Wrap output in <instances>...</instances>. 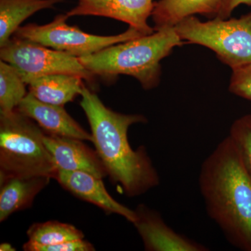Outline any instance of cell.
Here are the masks:
<instances>
[{"instance_id": "12", "label": "cell", "mask_w": 251, "mask_h": 251, "mask_svg": "<svg viewBox=\"0 0 251 251\" xmlns=\"http://www.w3.org/2000/svg\"><path fill=\"white\" fill-rule=\"evenodd\" d=\"M29 117L46 133L92 142V135L83 128L62 105L44 103L28 92L16 108Z\"/></svg>"}, {"instance_id": "13", "label": "cell", "mask_w": 251, "mask_h": 251, "mask_svg": "<svg viewBox=\"0 0 251 251\" xmlns=\"http://www.w3.org/2000/svg\"><path fill=\"white\" fill-rule=\"evenodd\" d=\"M50 179L48 176H12L0 180V222L16 211L29 207Z\"/></svg>"}, {"instance_id": "23", "label": "cell", "mask_w": 251, "mask_h": 251, "mask_svg": "<svg viewBox=\"0 0 251 251\" xmlns=\"http://www.w3.org/2000/svg\"><path fill=\"white\" fill-rule=\"evenodd\" d=\"M0 251H14L16 249L11 246L9 243H2L0 245Z\"/></svg>"}, {"instance_id": "11", "label": "cell", "mask_w": 251, "mask_h": 251, "mask_svg": "<svg viewBox=\"0 0 251 251\" xmlns=\"http://www.w3.org/2000/svg\"><path fill=\"white\" fill-rule=\"evenodd\" d=\"M82 141L46 133L44 136V143L58 171L85 172L103 179L108 173L100 157Z\"/></svg>"}, {"instance_id": "6", "label": "cell", "mask_w": 251, "mask_h": 251, "mask_svg": "<svg viewBox=\"0 0 251 251\" xmlns=\"http://www.w3.org/2000/svg\"><path fill=\"white\" fill-rule=\"evenodd\" d=\"M69 18L67 14L57 15L48 24L39 25L32 23L20 27L14 35L78 58L144 36L130 27L117 35H94L81 30L76 26L69 25L67 23Z\"/></svg>"}, {"instance_id": "16", "label": "cell", "mask_w": 251, "mask_h": 251, "mask_svg": "<svg viewBox=\"0 0 251 251\" xmlns=\"http://www.w3.org/2000/svg\"><path fill=\"white\" fill-rule=\"evenodd\" d=\"M64 0H0V47L12 37L21 23L41 10L52 9Z\"/></svg>"}, {"instance_id": "9", "label": "cell", "mask_w": 251, "mask_h": 251, "mask_svg": "<svg viewBox=\"0 0 251 251\" xmlns=\"http://www.w3.org/2000/svg\"><path fill=\"white\" fill-rule=\"evenodd\" d=\"M136 219L133 225L149 251H206L208 248L175 232L161 214L140 204L134 209Z\"/></svg>"}, {"instance_id": "15", "label": "cell", "mask_w": 251, "mask_h": 251, "mask_svg": "<svg viewBox=\"0 0 251 251\" xmlns=\"http://www.w3.org/2000/svg\"><path fill=\"white\" fill-rule=\"evenodd\" d=\"M83 79L70 74H52L31 81L29 93L44 103L64 106L80 95Z\"/></svg>"}, {"instance_id": "8", "label": "cell", "mask_w": 251, "mask_h": 251, "mask_svg": "<svg viewBox=\"0 0 251 251\" xmlns=\"http://www.w3.org/2000/svg\"><path fill=\"white\" fill-rule=\"evenodd\" d=\"M77 4L68 11L69 17L92 16L112 18L127 23L143 35L154 32L149 25L152 15L153 0H77Z\"/></svg>"}, {"instance_id": "18", "label": "cell", "mask_w": 251, "mask_h": 251, "mask_svg": "<svg viewBox=\"0 0 251 251\" xmlns=\"http://www.w3.org/2000/svg\"><path fill=\"white\" fill-rule=\"evenodd\" d=\"M27 234L29 241L42 245L60 244L84 239L82 231L71 224L51 221L31 225Z\"/></svg>"}, {"instance_id": "17", "label": "cell", "mask_w": 251, "mask_h": 251, "mask_svg": "<svg viewBox=\"0 0 251 251\" xmlns=\"http://www.w3.org/2000/svg\"><path fill=\"white\" fill-rule=\"evenodd\" d=\"M24 80L16 68L0 62V113L12 112L28 94Z\"/></svg>"}, {"instance_id": "4", "label": "cell", "mask_w": 251, "mask_h": 251, "mask_svg": "<svg viewBox=\"0 0 251 251\" xmlns=\"http://www.w3.org/2000/svg\"><path fill=\"white\" fill-rule=\"evenodd\" d=\"M45 132L17 109L0 113V180L12 176H48L58 169L44 143Z\"/></svg>"}, {"instance_id": "7", "label": "cell", "mask_w": 251, "mask_h": 251, "mask_svg": "<svg viewBox=\"0 0 251 251\" xmlns=\"http://www.w3.org/2000/svg\"><path fill=\"white\" fill-rule=\"evenodd\" d=\"M0 48L1 60L16 68L27 85L38 77L52 74L77 75L90 84L95 79V75L82 65L78 57L34 41L14 35Z\"/></svg>"}, {"instance_id": "14", "label": "cell", "mask_w": 251, "mask_h": 251, "mask_svg": "<svg viewBox=\"0 0 251 251\" xmlns=\"http://www.w3.org/2000/svg\"><path fill=\"white\" fill-rule=\"evenodd\" d=\"M222 0H159L154 2L152 15L154 30L175 27L180 21L196 14L215 18Z\"/></svg>"}, {"instance_id": "2", "label": "cell", "mask_w": 251, "mask_h": 251, "mask_svg": "<svg viewBox=\"0 0 251 251\" xmlns=\"http://www.w3.org/2000/svg\"><path fill=\"white\" fill-rule=\"evenodd\" d=\"M80 96V106L90 124L92 143L110 179L120 185L128 197L140 196L158 186L159 175L146 149L133 150L128 139L130 126L146 123V117L113 111L85 85Z\"/></svg>"}, {"instance_id": "1", "label": "cell", "mask_w": 251, "mask_h": 251, "mask_svg": "<svg viewBox=\"0 0 251 251\" xmlns=\"http://www.w3.org/2000/svg\"><path fill=\"white\" fill-rule=\"evenodd\" d=\"M198 183L208 216L232 245L251 251V174L229 135L203 162Z\"/></svg>"}, {"instance_id": "10", "label": "cell", "mask_w": 251, "mask_h": 251, "mask_svg": "<svg viewBox=\"0 0 251 251\" xmlns=\"http://www.w3.org/2000/svg\"><path fill=\"white\" fill-rule=\"evenodd\" d=\"M54 179L77 198L99 206L108 214H118L131 224L135 222V210L115 201L107 191L101 178L85 172L58 171Z\"/></svg>"}, {"instance_id": "5", "label": "cell", "mask_w": 251, "mask_h": 251, "mask_svg": "<svg viewBox=\"0 0 251 251\" xmlns=\"http://www.w3.org/2000/svg\"><path fill=\"white\" fill-rule=\"evenodd\" d=\"M174 27L181 40L211 50L232 70L251 64V12L239 18L216 17L206 22L191 16Z\"/></svg>"}, {"instance_id": "22", "label": "cell", "mask_w": 251, "mask_h": 251, "mask_svg": "<svg viewBox=\"0 0 251 251\" xmlns=\"http://www.w3.org/2000/svg\"><path fill=\"white\" fill-rule=\"evenodd\" d=\"M241 4L251 6V0H222L217 17L227 19L232 14V11Z\"/></svg>"}, {"instance_id": "19", "label": "cell", "mask_w": 251, "mask_h": 251, "mask_svg": "<svg viewBox=\"0 0 251 251\" xmlns=\"http://www.w3.org/2000/svg\"><path fill=\"white\" fill-rule=\"evenodd\" d=\"M229 135L239 148L251 174V114L236 120L231 126Z\"/></svg>"}, {"instance_id": "20", "label": "cell", "mask_w": 251, "mask_h": 251, "mask_svg": "<svg viewBox=\"0 0 251 251\" xmlns=\"http://www.w3.org/2000/svg\"><path fill=\"white\" fill-rule=\"evenodd\" d=\"M229 90L251 101V64L232 69Z\"/></svg>"}, {"instance_id": "3", "label": "cell", "mask_w": 251, "mask_h": 251, "mask_svg": "<svg viewBox=\"0 0 251 251\" xmlns=\"http://www.w3.org/2000/svg\"><path fill=\"white\" fill-rule=\"evenodd\" d=\"M184 44L174 27H164L79 59L95 76L111 80L119 75H130L139 81L145 90H150L159 85L162 59Z\"/></svg>"}, {"instance_id": "21", "label": "cell", "mask_w": 251, "mask_h": 251, "mask_svg": "<svg viewBox=\"0 0 251 251\" xmlns=\"http://www.w3.org/2000/svg\"><path fill=\"white\" fill-rule=\"evenodd\" d=\"M25 251H95L94 246L84 239L68 241L60 244L42 245L28 241L23 246Z\"/></svg>"}]
</instances>
